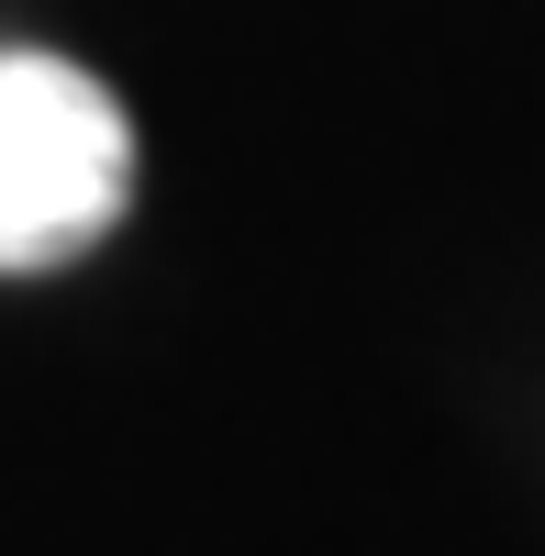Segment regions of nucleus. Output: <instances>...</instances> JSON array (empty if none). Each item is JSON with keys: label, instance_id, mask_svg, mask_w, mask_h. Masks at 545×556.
<instances>
[{"label": "nucleus", "instance_id": "obj_1", "mask_svg": "<svg viewBox=\"0 0 545 556\" xmlns=\"http://www.w3.org/2000/svg\"><path fill=\"white\" fill-rule=\"evenodd\" d=\"M134 201V123L67 56H0V267H67Z\"/></svg>", "mask_w": 545, "mask_h": 556}]
</instances>
